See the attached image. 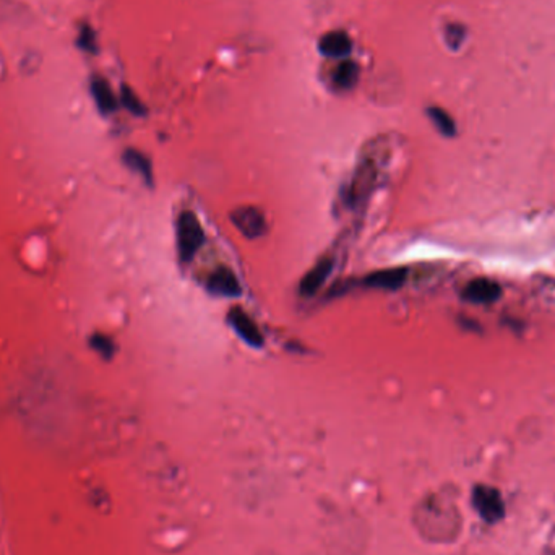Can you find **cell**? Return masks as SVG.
Returning <instances> with one entry per match:
<instances>
[{"instance_id": "obj_1", "label": "cell", "mask_w": 555, "mask_h": 555, "mask_svg": "<svg viewBox=\"0 0 555 555\" xmlns=\"http://www.w3.org/2000/svg\"><path fill=\"white\" fill-rule=\"evenodd\" d=\"M177 252L184 263H190L205 242V231L194 211H182L175 226Z\"/></svg>"}, {"instance_id": "obj_2", "label": "cell", "mask_w": 555, "mask_h": 555, "mask_svg": "<svg viewBox=\"0 0 555 555\" xmlns=\"http://www.w3.org/2000/svg\"><path fill=\"white\" fill-rule=\"evenodd\" d=\"M378 177L377 164L373 163V159L367 158L357 166L354 177H352L351 184L346 190L344 204L349 208H357L366 205V201L369 200L372 190L375 189Z\"/></svg>"}, {"instance_id": "obj_3", "label": "cell", "mask_w": 555, "mask_h": 555, "mask_svg": "<svg viewBox=\"0 0 555 555\" xmlns=\"http://www.w3.org/2000/svg\"><path fill=\"white\" fill-rule=\"evenodd\" d=\"M231 221L239 232L247 239H258L266 232L265 213L257 206H239L232 211Z\"/></svg>"}, {"instance_id": "obj_4", "label": "cell", "mask_w": 555, "mask_h": 555, "mask_svg": "<svg viewBox=\"0 0 555 555\" xmlns=\"http://www.w3.org/2000/svg\"><path fill=\"white\" fill-rule=\"evenodd\" d=\"M227 322L237 333L239 338L245 341L252 348H261L265 343L263 333L260 332L258 325L254 322V318L241 307H234L227 313Z\"/></svg>"}, {"instance_id": "obj_5", "label": "cell", "mask_w": 555, "mask_h": 555, "mask_svg": "<svg viewBox=\"0 0 555 555\" xmlns=\"http://www.w3.org/2000/svg\"><path fill=\"white\" fill-rule=\"evenodd\" d=\"M206 289L215 296L221 297H239L241 296V282H239L236 273L227 266H218L213 273L208 276Z\"/></svg>"}, {"instance_id": "obj_6", "label": "cell", "mask_w": 555, "mask_h": 555, "mask_svg": "<svg viewBox=\"0 0 555 555\" xmlns=\"http://www.w3.org/2000/svg\"><path fill=\"white\" fill-rule=\"evenodd\" d=\"M474 506L481 513L482 518L489 523L499 521L504 516V501H501L500 494L495 489L490 487H478L473 495Z\"/></svg>"}, {"instance_id": "obj_7", "label": "cell", "mask_w": 555, "mask_h": 555, "mask_svg": "<svg viewBox=\"0 0 555 555\" xmlns=\"http://www.w3.org/2000/svg\"><path fill=\"white\" fill-rule=\"evenodd\" d=\"M408 280V268L399 266V268H387L378 270L373 273L367 275L362 282L364 286L372 287V289H382V291H397L399 287L404 286V282Z\"/></svg>"}, {"instance_id": "obj_8", "label": "cell", "mask_w": 555, "mask_h": 555, "mask_svg": "<svg viewBox=\"0 0 555 555\" xmlns=\"http://www.w3.org/2000/svg\"><path fill=\"white\" fill-rule=\"evenodd\" d=\"M333 270V258L332 257H323L320 258L317 263H315L311 270L304 275L301 286H299V291H301L302 296L311 297L313 294L322 289V286L327 282L330 273Z\"/></svg>"}, {"instance_id": "obj_9", "label": "cell", "mask_w": 555, "mask_h": 555, "mask_svg": "<svg viewBox=\"0 0 555 555\" xmlns=\"http://www.w3.org/2000/svg\"><path fill=\"white\" fill-rule=\"evenodd\" d=\"M500 294H501L500 286L495 285L494 281L485 280V278L471 281L466 286V289H464V297H466L468 301L476 302V304L494 302V301H497Z\"/></svg>"}, {"instance_id": "obj_10", "label": "cell", "mask_w": 555, "mask_h": 555, "mask_svg": "<svg viewBox=\"0 0 555 555\" xmlns=\"http://www.w3.org/2000/svg\"><path fill=\"white\" fill-rule=\"evenodd\" d=\"M352 42L351 37L344 33V31H332L327 33L318 42V49L323 56L327 57H344L351 52Z\"/></svg>"}, {"instance_id": "obj_11", "label": "cell", "mask_w": 555, "mask_h": 555, "mask_svg": "<svg viewBox=\"0 0 555 555\" xmlns=\"http://www.w3.org/2000/svg\"><path fill=\"white\" fill-rule=\"evenodd\" d=\"M92 93L96 104H98V108L103 114H111V112L117 109L116 96L112 93L109 83L106 82L104 78L94 77L92 80Z\"/></svg>"}, {"instance_id": "obj_12", "label": "cell", "mask_w": 555, "mask_h": 555, "mask_svg": "<svg viewBox=\"0 0 555 555\" xmlns=\"http://www.w3.org/2000/svg\"><path fill=\"white\" fill-rule=\"evenodd\" d=\"M124 161L132 170L140 174L148 185H153V168L145 154L137 151V149H127L124 154Z\"/></svg>"}, {"instance_id": "obj_13", "label": "cell", "mask_w": 555, "mask_h": 555, "mask_svg": "<svg viewBox=\"0 0 555 555\" xmlns=\"http://www.w3.org/2000/svg\"><path fill=\"white\" fill-rule=\"evenodd\" d=\"M357 75H359V68L354 62L346 61L339 63L333 73L335 87L339 89H351L357 83Z\"/></svg>"}, {"instance_id": "obj_14", "label": "cell", "mask_w": 555, "mask_h": 555, "mask_svg": "<svg viewBox=\"0 0 555 555\" xmlns=\"http://www.w3.org/2000/svg\"><path fill=\"white\" fill-rule=\"evenodd\" d=\"M429 117L434 122L437 129H439L444 135L451 137L455 135V122L451 120V117L447 114L444 109L440 108H430L429 109Z\"/></svg>"}, {"instance_id": "obj_15", "label": "cell", "mask_w": 555, "mask_h": 555, "mask_svg": "<svg viewBox=\"0 0 555 555\" xmlns=\"http://www.w3.org/2000/svg\"><path fill=\"white\" fill-rule=\"evenodd\" d=\"M122 104L129 109L132 114L135 116H143L145 114V106L142 104V101L138 99V96L132 92V88L129 87H122Z\"/></svg>"}, {"instance_id": "obj_16", "label": "cell", "mask_w": 555, "mask_h": 555, "mask_svg": "<svg viewBox=\"0 0 555 555\" xmlns=\"http://www.w3.org/2000/svg\"><path fill=\"white\" fill-rule=\"evenodd\" d=\"M78 47L85 52H92L94 54L98 51V44H96V35L92 26H82L78 33Z\"/></svg>"}, {"instance_id": "obj_17", "label": "cell", "mask_w": 555, "mask_h": 555, "mask_svg": "<svg viewBox=\"0 0 555 555\" xmlns=\"http://www.w3.org/2000/svg\"><path fill=\"white\" fill-rule=\"evenodd\" d=\"M461 36H463L461 30L458 28V26H450V28H448V31H447V39H448V42H450L451 47H456L458 44H460L461 39H463Z\"/></svg>"}, {"instance_id": "obj_18", "label": "cell", "mask_w": 555, "mask_h": 555, "mask_svg": "<svg viewBox=\"0 0 555 555\" xmlns=\"http://www.w3.org/2000/svg\"><path fill=\"white\" fill-rule=\"evenodd\" d=\"M99 349H101V352H103V354H106V356H109L111 352H112V344H111V341L109 339H106V338H99Z\"/></svg>"}]
</instances>
